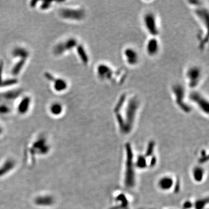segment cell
Returning <instances> with one entry per match:
<instances>
[{"instance_id":"obj_1","label":"cell","mask_w":209,"mask_h":209,"mask_svg":"<svg viewBox=\"0 0 209 209\" xmlns=\"http://www.w3.org/2000/svg\"><path fill=\"white\" fill-rule=\"evenodd\" d=\"M174 101L176 106L185 112L191 111V105L189 103L188 95L186 94L185 89L182 85L176 84L171 88Z\"/></svg>"},{"instance_id":"obj_2","label":"cell","mask_w":209,"mask_h":209,"mask_svg":"<svg viewBox=\"0 0 209 209\" xmlns=\"http://www.w3.org/2000/svg\"><path fill=\"white\" fill-rule=\"evenodd\" d=\"M143 23L144 29L151 37H158L160 34V27L158 18L152 11H148L143 17Z\"/></svg>"},{"instance_id":"obj_3","label":"cell","mask_w":209,"mask_h":209,"mask_svg":"<svg viewBox=\"0 0 209 209\" xmlns=\"http://www.w3.org/2000/svg\"><path fill=\"white\" fill-rule=\"evenodd\" d=\"M185 76L188 87L192 90H194L199 86L202 80V70L199 66H191L186 70Z\"/></svg>"},{"instance_id":"obj_4","label":"cell","mask_w":209,"mask_h":209,"mask_svg":"<svg viewBox=\"0 0 209 209\" xmlns=\"http://www.w3.org/2000/svg\"><path fill=\"white\" fill-rule=\"evenodd\" d=\"M62 18L69 21L80 22L86 17V11L82 8H62L59 11Z\"/></svg>"},{"instance_id":"obj_5","label":"cell","mask_w":209,"mask_h":209,"mask_svg":"<svg viewBox=\"0 0 209 209\" xmlns=\"http://www.w3.org/2000/svg\"><path fill=\"white\" fill-rule=\"evenodd\" d=\"M188 99L191 103L195 104L203 112L208 113L209 101L200 92L194 90L188 94Z\"/></svg>"},{"instance_id":"obj_6","label":"cell","mask_w":209,"mask_h":209,"mask_svg":"<svg viewBox=\"0 0 209 209\" xmlns=\"http://www.w3.org/2000/svg\"><path fill=\"white\" fill-rule=\"evenodd\" d=\"M78 44L76 38L71 37L63 42L56 44L53 49V52L56 56H60L67 51H71L76 48Z\"/></svg>"},{"instance_id":"obj_7","label":"cell","mask_w":209,"mask_h":209,"mask_svg":"<svg viewBox=\"0 0 209 209\" xmlns=\"http://www.w3.org/2000/svg\"><path fill=\"white\" fill-rule=\"evenodd\" d=\"M115 72L111 65L102 63L99 64L96 68V74L98 78L102 82H110L113 77L116 76Z\"/></svg>"},{"instance_id":"obj_8","label":"cell","mask_w":209,"mask_h":209,"mask_svg":"<svg viewBox=\"0 0 209 209\" xmlns=\"http://www.w3.org/2000/svg\"><path fill=\"white\" fill-rule=\"evenodd\" d=\"M123 58L128 66H137L140 61V55L138 51L133 47H126L123 51Z\"/></svg>"},{"instance_id":"obj_9","label":"cell","mask_w":209,"mask_h":209,"mask_svg":"<svg viewBox=\"0 0 209 209\" xmlns=\"http://www.w3.org/2000/svg\"><path fill=\"white\" fill-rule=\"evenodd\" d=\"M160 50V44L158 37H151L145 44V51L149 56H155Z\"/></svg>"},{"instance_id":"obj_10","label":"cell","mask_w":209,"mask_h":209,"mask_svg":"<svg viewBox=\"0 0 209 209\" xmlns=\"http://www.w3.org/2000/svg\"><path fill=\"white\" fill-rule=\"evenodd\" d=\"M22 94L21 90H10L0 92V103H8L13 102Z\"/></svg>"},{"instance_id":"obj_11","label":"cell","mask_w":209,"mask_h":209,"mask_svg":"<svg viewBox=\"0 0 209 209\" xmlns=\"http://www.w3.org/2000/svg\"><path fill=\"white\" fill-rule=\"evenodd\" d=\"M31 103V98L29 96H25L20 101L18 107L17 111L20 115H25L29 112Z\"/></svg>"},{"instance_id":"obj_12","label":"cell","mask_w":209,"mask_h":209,"mask_svg":"<svg viewBox=\"0 0 209 209\" xmlns=\"http://www.w3.org/2000/svg\"><path fill=\"white\" fill-rule=\"evenodd\" d=\"M29 52L24 47L17 46L12 51V56L15 58H18L19 60H26L29 56Z\"/></svg>"},{"instance_id":"obj_13","label":"cell","mask_w":209,"mask_h":209,"mask_svg":"<svg viewBox=\"0 0 209 209\" xmlns=\"http://www.w3.org/2000/svg\"><path fill=\"white\" fill-rule=\"evenodd\" d=\"M53 82V88L56 92H62L66 91L68 84L66 80L62 78H56Z\"/></svg>"},{"instance_id":"obj_14","label":"cell","mask_w":209,"mask_h":209,"mask_svg":"<svg viewBox=\"0 0 209 209\" xmlns=\"http://www.w3.org/2000/svg\"><path fill=\"white\" fill-rule=\"evenodd\" d=\"M77 54L82 63L84 65H87L90 61V58L85 47L82 44H78L76 48Z\"/></svg>"},{"instance_id":"obj_15","label":"cell","mask_w":209,"mask_h":209,"mask_svg":"<svg viewBox=\"0 0 209 209\" xmlns=\"http://www.w3.org/2000/svg\"><path fill=\"white\" fill-rule=\"evenodd\" d=\"M26 63V60L21 59L16 63L12 67L11 70V73L14 76H18L23 70V67H25Z\"/></svg>"},{"instance_id":"obj_16","label":"cell","mask_w":209,"mask_h":209,"mask_svg":"<svg viewBox=\"0 0 209 209\" xmlns=\"http://www.w3.org/2000/svg\"><path fill=\"white\" fill-rule=\"evenodd\" d=\"M50 112L53 116H59L63 112V105L59 102L52 103L50 107Z\"/></svg>"},{"instance_id":"obj_17","label":"cell","mask_w":209,"mask_h":209,"mask_svg":"<svg viewBox=\"0 0 209 209\" xmlns=\"http://www.w3.org/2000/svg\"><path fill=\"white\" fill-rule=\"evenodd\" d=\"M18 82V80L16 78H6L4 80L0 85V88H8L14 86Z\"/></svg>"},{"instance_id":"obj_18","label":"cell","mask_w":209,"mask_h":209,"mask_svg":"<svg viewBox=\"0 0 209 209\" xmlns=\"http://www.w3.org/2000/svg\"><path fill=\"white\" fill-rule=\"evenodd\" d=\"M11 109L8 103H0V115H6L10 112Z\"/></svg>"},{"instance_id":"obj_19","label":"cell","mask_w":209,"mask_h":209,"mask_svg":"<svg viewBox=\"0 0 209 209\" xmlns=\"http://www.w3.org/2000/svg\"><path fill=\"white\" fill-rule=\"evenodd\" d=\"M52 3L51 1H42L40 5V8L42 10H48L52 6Z\"/></svg>"},{"instance_id":"obj_20","label":"cell","mask_w":209,"mask_h":209,"mask_svg":"<svg viewBox=\"0 0 209 209\" xmlns=\"http://www.w3.org/2000/svg\"><path fill=\"white\" fill-rule=\"evenodd\" d=\"M44 76L48 81L50 82H54L55 80V79L56 78V77L54 76L52 73H50V72H48V71L44 73Z\"/></svg>"},{"instance_id":"obj_21","label":"cell","mask_w":209,"mask_h":209,"mask_svg":"<svg viewBox=\"0 0 209 209\" xmlns=\"http://www.w3.org/2000/svg\"><path fill=\"white\" fill-rule=\"evenodd\" d=\"M3 71H4V62L0 61V85L4 80L3 79Z\"/></svg>"},{"instance_id":"obj_22","label":"cell","mask_w":209,"mask_h":209,"mask_svg":"<svg viewBox=\"0 0 209 209\" xmlns=\"http://www.w3.org/2000/svg\"><path fill=\"white\" fill-rule=\"evenodd\" d=\"M38 2H39L37 1H31L30 2V6L31 8H34L37 5Z\"/></svg>"}]
</instances>
